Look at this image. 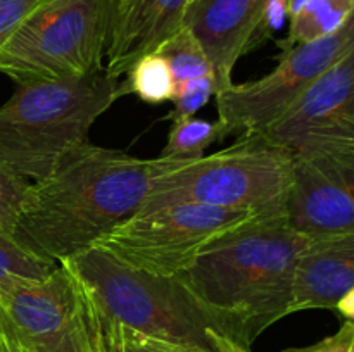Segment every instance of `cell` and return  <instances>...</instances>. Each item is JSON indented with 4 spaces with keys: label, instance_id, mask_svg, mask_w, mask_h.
Wrapping results in <instances>:
<instances>
[{
    "label": "cell",
    "instance_id": "7c38bea8",
    "mask_svg": "<svg viewBox=\"0 0 354 352\" xmlns=\"http://www.w3.org/2000/svg\"><path fill=\"white\" fill-rule=\"evenodd\" d=\"M265 0H192L183 16L213 68L216 93L232 85V72L258 26ZM214 93V95H216Z\"/></svg>",
    "mask_w": 354,
    "mask_h": 352
},
{
    "label": "cell",
    "instance_id": "8fae6325",
    "mask_svg": "<svg viewBox=\"0 0 354 352\" xmlns=\"http://www.w3.org/2000/svg\"><path fill=\"white\" fill-rule=\"evenodd\" d=\"M283 217L306 238L354 233V159L290 155Z\"/></svg>",
    "mask_w": 354,
    "mask_h": 352
},
{
    "label": "cell",
    "instance_id": "484cf974",
    "mask_svg": "<svg viewBox=\"0 0 354 352\" xmlns=\"http://www.w3.org/2000/svg\"><path fill=\"white\" fill-rule=\"evenodd\" d=\"M206 337L209 342L211 352H251V347H245V345L235 342L234 338L216 330H211V328H207Z\"/></svg>",
    "mask_w": 354,
    "mask_h": 352
},
{
    "label": "cell",
    "instance_id": "4316f807",
    "mask_svg": "<svg viewBox=\"0 0 354 352\" xmlns=\"http://www.w3.org/2000/svg\"><path fill=\"white\" fill-rule=\"evenodd\" d=\"M334 311H337V313L341 314L344 320L353 321V317H354V290L346 293V295L339 300Z\"/></svg>",
    "mask_w": 354,
    "mask_h": 352
},
{
    "label": "cell",
    "instance_id": "cb8c5ba5",
    "mask_svg": "<svg viewBox=\"0 0 354 352\" xmlns=\"http://www.w3.org/2000/svg\"><path fill=\"white\" fill-rule=\"evenodd\" d=\"M37 2L38 0H0V48Z\"/></svg>",
    "mask_w": 354,
    "mask_h": 352
},
{
    "label": "cell",
    "instance_id": "5bb4252c",
    "mask_svg": "<svg viewBox=\"0 0 354 352\" xmlns=\"http://www.w3.org/2000/svg\"><path fill=\"white\" fill-rule=\"evenodd\" d=\"M354 290V233L308 238L294 262L289 314L310 309L334 311Z\"/></svg>",
    "mask_w": 354,
    "mask_h": 352
},
{
    "label": "cell",
    "instance_id": "d6986e66",
    "mask_svg": "<svg viewBox=\"0 0 354 352\" xmlns=\"http://www.w3.org/2000/svg\"><path fill=\"white\" fill-rule=\"evenodd\" d=\"M221 140L220 126L216 121L185 117L173 121L168 140L159 157L166 159H199L207 147Z\"/></svg>",
    "mask_w": 354,
    "mask_h": 352
},
{
    "label": "cell",
    "instance_id": "e0dca14e",
    "mask_svg": "<svg viewBox=\"0 0 354 352\" xmlns=\"http://www.w3.org/2000/svg\"><path fill=\"white\" fill-rule=\"evenodd\" d=\"M176 83L168 62L158 52L138 59L120 83L121 97L135 93L138 99L149 104L168 102L175 95Z\"/></svg>",
    "mask_w": 354,
    "mask_h": 352
},
{
    "label": "cell",
    "instance_id": "5b68a950",
    "mask_svg": "<svg viewBox=\"0 0 354 352\" xmlns=\"http://www.w3.org/2000/svg\"><path fill=\"white\" fill-rule=\"evenodd\" d=\"M111 0H38L0 48L16 85L85 78L104 69Z\"/></svg>",
    "mask_w": 354,
    "mask_h": 352
},
{
    "label": "cell",
    "instance_id": "277c9868",
    "mask_svg": "<svg viewBox=\"0 0 354 352\" xmlns=\"http://www.w3.org/2000/svg\"><path fill=\"white\" fill-rule=\"evenodd\" d=\"M289 186V152L261 133H242L228 148L199 159L159 157L142 207L201 204L283 217Z\"/></svg>",
    "mask_w": 354,
    "mask_h": 352
},
{
    "label": "cell",
    "instance_id": "f546056e",
    "mask_svg": "<svg viewBox=\"0 0 354 352\" xmlns=\"http://www.w3.org/2000/svg\"><path fill=\"white\" fill-rule=\"evenodd\" d=\"M118 2H123V0H111V6H113V3H118Z\"/></svg>",
    "mask_w": 354,
    "mask_h": 352
},
{
    "label": "cell",
    "instance_id": "52a82bcc",
    "mask_svg": "<svg viewBox=\"0 0 354 352\" xmlns=\"http://www.w3.org/2000/svg\"><path fill=\"white\" fill-rule=\"evenodd\" d=\"M252 219L261 217L201 204L140 207L92 247L151 275L178 276L207 244Z\"/></svg>",
    "mask_w": 354,
    "mask_h": 352
},
{
    "label": "cell",
    "instance_id": "9c48e42d",
    "mask_svg": "<svg viewBox=\"0 0 354 352\" xmlns=\"http://www.w3.org/2000/svg\"><path fill=\"white\" fill-rule=\"evenodd\" d=\"M0 345L17 352H90L75 280L57 264L41 278L0 283Z\"/></svg>",
    "mask_w": 354,
    "mask_h": 352
},
{
    "label": "cell",
    "instance_id": "9a60e30c",
    "mask_svg": "<svg viewBox=\"0 0 354 352\" xmlns=\"http://www.w3.org/2000/svg\"><path fill=\"white\" fill-rule=\"evenodd\" d=\"M73 280H75L76 297H78L80 313L85 324L90 352H209L196 345L180 344V342L147 335L113 320L93 302L90 293L83 289V285L75 276Z\"/></svg>",
    "mask_w": 354,
    "mask_h": 352
},
{
    "label": "cell",
    "instance_id": "4fadbf2b",
    "mask_svg": "<svg viewBox=\"0 0 354 352\" xmlns=\"http://www.w3.org/2000/svg\"><path fill=\"white\" fill-rule=\"evenodd\" d=\"M192 0H123L111 6L104 71L120 79L183 26Z\"/></svg>",
    "mask_w": 354,
    "mask_h": 352
},
{
    "label": "cell",
    "instance_id": "ac0fdd59",
    "mask_svg": "<svg viewBox=\"0 0 354 352\" xmlns=\"http://www.w3.org/2000/svg\"><path fill=\"white\" fill-rule=\"evenodd\" d=\"M154 52L168 62L176 85L201 76H213V68L206 52L187 26L176 30Z\"/></svg>",
    "mask_w": 354,
    "mask_h": 352
},
{
    "label": "cell",
    "instance_id": "8992f818",
    "mask_svg": "<svg viewBox=\"0 0 354 352\" xmlns=\"http://www.w3.org/2000/svg\"><path fill=\"white\" fill-rule=\"evenodd\" d=\"M113 320L180 344L211 352V328L178 276H156L124 264L99 247L59 262Z\"/></svg>",
    "mask_w": 354,
    "mask_h": 352
},
{
    "label": "cell",
    "instance_id": "3957f363",
    "mask_svg": "<svg viewBox=\"0 0 354 352\" xmlns=\"http://www.w3.org/2000/svg\"><path fill=\"white\" fill-rule=\"evenodd\" d=\"M121 79L106 71L85 78L19 83L0 106V162L38 182L88 140L97 119L121 97Z\"/></svg>",
    "mask_w": 354,
    "mask_h": 352
},
{
    "label": "cell",
    "instance_id": "30bf717a",
    "mask_svg": "<svg viewBox=\"0 0 354 352\" xmlns=\"http://www.w3.org/2000/svg\"><path fill=\"white\" fill-rule=\"evenodd\" d=\"M261 135L290 155L354 159V50L325 69Z\"/></svg>",
    "mask_w": 354,
    "mask_h": 352
},
{
    "label": "cell",
    "instance_id": "83f0119b",
    "mask_svg": "<svg viewBox=\"0 0 354 352\" xmlns=\"http://www.w3.org/2000/svg\"><path fill=\"white\" fill-rule=\"evenodd\" d=\"M308 3V0H287V10H289V17L296 16L301 9Z\"/></svg>",
    "mask_w": 354,
    "mask_h": 352
},
{
    "label": "cell",
    "instance_id": "7402d4cb",
    "mask_svg": "<svg viewBox=\"0 0 354 352\" xmlns=\"http://www.w3.org/2000/svg\"><path fill=\"white\" fill-rule=\"evenodd\" d=\"M30 182L14 175L0 162V230L12 235Z\"/></svg>",
    "mask_w": 354,
    "mask_h": 352
},
{
    "label": "cell",
    "instance_id": "ffe728a7",
    "mask_svg": "<svg viewBox=\"0 0 354 352\" xmlns=\"http://www.w3.org/2000/svg\"><path fill=\"white\" fill-rule=\"evenodd\" d=\"M57 262L45 261L24 251L12 235L0 230V283L9 278H41L48 275Z\"/></svg>",
    "mask_w": 354,
    "mask_h": 352
},
{
    "label": "cell",
    "instance_id": "7a4b0ae2",
    "mask_svg": "<svg viewBox=\"0 0 354 352\" xmlns=\"http://www.w3.org/2000/svg\"><path fill=\"white\" fill-rule=\"evenodd\" d=\"M306 242L286 217L252 219L207 244L178 278L211 330L251 347L289 316L294 262Z\"/></svg>",
    "mask_w": 354,
    "mask_h": 352
},
{
    "label": "cell",
    "instance_id": "f1b7e54d",
    "mask_svg": "<svg viewBox=\"0 0 354 352\" xmlns=\"http://www.w3.org/2000/svg\"><path fill=\"white\" fill-rule=\"evenodd\" d=\"M0 352H17V351H12V349H7V347H2V345H0Z\"/></svg>",
    "mask_w": 354,
    "mask_h": 352
},
{
    "label": "cell",
    "instance_id": "6da1fadb",
    "mask_svg": "<svg viewBox=\"0 0 354 352\" xmlns=\"http://www.w3.org/2000/svg\"><path fill=\"white\" fill-rule=\"evenodd\" d=\"M158 171L159 157L140 159L83 141L47 176L30 183L14 240L59 264L137 213Z\"/></svg>",
    "mask_w": 354,
    "mask_h": 352
},
{
    "label": "cell",
    "instance_id": "ba28073f",
    "mask_svg": "<svg viewBox=\"0 0 354 352\" xmlns=\"http://www.w3.org/2000/svg\"><path fill=\"white\" fill-rule=\"evenodd\" d=\"M280 50L272 72L252 81L232 83L216 93L221 140L232 133H261L325 69L354 50V17L335 33Z\"/></svg>",
    "mask_w": 354,
    "mask_h": 352
},
{
    "label": "cell",
    "instance_id": "2e32d148",
    "mask_svg": "<svg viewBox=\"0 0 354 352\" xmlns=\"http://www.w3.org/2000/svg\"><path fill=\"white\" fill-rule=\"evenodd\" d=\"M354 17V0H308L306 6L290 17L289 35L279 40V47L318 40L341 30Z\"/></svg>",
    "mask_w": 354,
    "mask_h": 352
},
{
    "label": "cell",
    "instance_id": "d4e9b609",
    "mask_svg": "<svg viewBox=\"0 0 354 352\" xmlns=\"http://www.w3.org/2000/svg\"><path fill=\"white\" fill-rule=\"evenodd\" d=\"M283 352H354V323L344 320L342 326L330 337L308 347H292Z\"/></svg>",
    "mask_w": 354,
    "mask_h": 352
},
{
    "label": "cell",
    "instance_id": "44dd1931",
    "mask_svg": "<svg viewBox=\"0 0 354 352\" xmlns=\"http://www.w3.org/2000/svg\"><path fill=\"white\" fill-rule=\"evenodd\" d=\"M216 93L214 76H201V78L189 79L176 85L173 95V110L169 113V119L178 121L185 117H192L203 106H206L211 95Z\"/></svg>",
    "mask_w": 354,
    "mask_h": 352
},
{
    "label": "cell",
    "instance_id": "603a6c76",
    "mask_svg": "<svg viewBox=\"0 0 354 352\" xmlns=\"http://www.w3.org/2000/svg\"><path fill=\"white\" fill-rule=\"evenodd\" d=\"M287 17H289L287 0H265L258 26H256L251 41L248 45V52L254 50V48L261 47L265 41L272 40L273 35L282 30Z\"/></svg>",
    "mask_w": 354,
    "mask_h": 352
}]
</instances>
